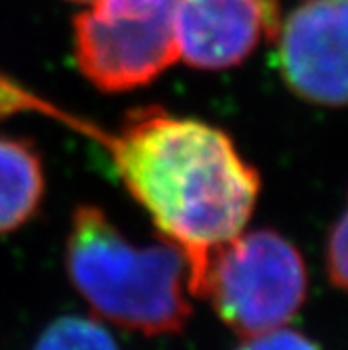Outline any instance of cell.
<instances>
[{
    "label": "cell",
    "instance_id": "cell-1",
    "mask_svg": "<svg viewBox=\"0 0 348 350\" xmlns=\"http://www.w3.org/2000/svg\"><path fill=\"white\" fill-rule=\"evenodd\" d=\"M7 109L51 116L103 145L131 198L162 239L180 250L189 294L200 298L210 256L243 233L260 193L258 170L243 160L225 131L149 105L129 111L109 133L17 84L9 86Z\"/></svg>",
    "mask_w": 348,
    "mask_h": 350
},
{
    "label": "cell",
    "instance_id": "cell-2",
    "mask_svg": "<svg viewBox=\"0 0 348 350\" xmlns=\"http://www.w3.org/2000/svg\"><path fill=\"white\" fill-rule=\"evenodd\" d=\"M66 271L78 294L105 321L143 336L178 334L191 317L189 271L168 241L137 245L97 206L72 212Z\"/></svg>",
    "mask_w": 348,
    "mask_h": 350
},
{
    "label": "cell",
    "instance_id": "cell-3",
    "mask_svg": "<svg viewBox=\"0 0 348 350\" xmlns=\"http://www.w3.org/2000/svg\"><path fill=\"white\" fill-rule=\"evenodd\" d=\"M302 254L271 229L239 233L208 260L200 298L241 338L286 327L306 298Z\"/></svg>",
    "mask_w": 348,
    "mask_h": 350
},
{
    "label": "cell",
    "instance_id": "cell-4",
    "mask_svg": "<svg viewBox=\"0 0 348 350\" xmlns=\"http://www.w3.org/2000/svg\"><path fill=\"white\" fill-rule=\"evenodd\" d=\"M176 0H94L74 19V59L101 92L151 84L178 61Z\"/></svg>",
    "mask_w": 348,
    "mask_h": 350
},
{
    "label": "cell",
    "instance_id": "cell-5",
    "mask_svg": "<svg viewBox=\"0 0 348 350\" xmlns=\"http://www.w3.org/2000/svg\"><path fill=\"white\" fill-rule=\"evenodd\" d=\"M275 42L279 74L298 99L348 105V0H300Z\"/></svg>",
    "mask_w": 348,
    "mask_h": 350
},
{
    "label": "cell",
    "instance_id": "cell-6",
    "mask_svg": "<svg viewBox=\"0 0 348 350\" xmlns=\"http://www.w3.org/2000/svg\"><path fill=\"white\" fill-rule=\"evenodd\" d=\"M281 19V0H176L178 61L204 72L237 68L275 42Z\"/></svg>",
    "mask_w": 348,
    "mask_h": 350
},
{
    "label": "cell",
    "instance_id": "cell-7",
    "mask_svg": "<svg viewBox=\"0 0 348 350\" xmlns=\"http://www.w3.org/2000/svg\"><path fill=\"white\" fill-rule=\"evenodd\" d=\"M44 166L36 147L23 139L0 137V235L17 231L44 198Z\"/></svg>",
    "mask_w": 348,
    "mask_h": 350
},
{
    "label": "cell",
    "instance_id": "cell-8",
    "mask_svg": "<svg viewBox=\"0 0 348 350\" xmlns=\"http://www.w3.org/2000/svg\"><path fill=\"white\" fill-rule=\"evenodd\" d=\"M31 350H120L109 332L86 317H61L36 340Z\"/></svg>",
    "mask_w": 348,
    "mask_h": 350
},
{
    "label": "cell",
    "instance_id": "cell-9",
    "mask_svg": "<svg viewBox=\"0 0 348 350\" xmlns=\"http://www.w3.org/2000/svg\"><path fill=\"white\" fill-rule=\"evenodd\" d=\"M327 275L340 290L348 292V210L338 218L327 239Z\"/></svg>",
    "mask_w": 348,
    "mask_h": 350
},
{
    "label": "cell",
    "instance_id": "cell-10",
    "mask_svg": "<svg viewBox=\"0 0 348 350\" xmlns=\"http://www.w3.org/2000/svg\"><path fill=\"white\" fill-rule=\"evenodd\" d=\"M235 350H321V348L300 332L279 327L267 334L243 338V342Z\"/></svg>",
    "mask_w": 348,
    "mask_h": 350
},
{
    "label": "cell",
    "instance_id": "cell-11",
    "mask_svg": "<svg viewBox=\"0 0 348 350\" xmlns=\"http://www.w3.org/2000/svg\"><path fill=\"white\" fill-rule=\"evenodd\" d=\"M68 3H78V5H90V3H94V0H68Z\"/></svg>",
    "mask_w": 348,
    "mask_h": 350
}]
</instances>
